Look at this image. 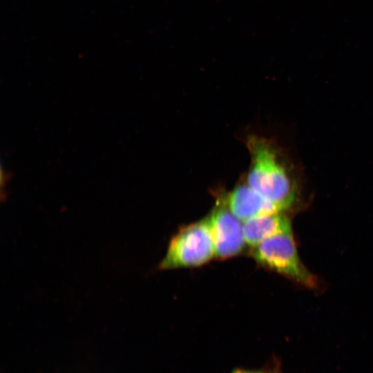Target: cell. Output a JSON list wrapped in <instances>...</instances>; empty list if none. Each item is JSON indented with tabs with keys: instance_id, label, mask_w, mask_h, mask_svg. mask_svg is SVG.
Listing matches in <instances>:
<instances>
[{
	"instance_id": "obj_1",
	"label": "cell",
	"mask_w": 373,
	"mask_h": 373,
	"mask_svg": "<svg viewBox=\"0 0 373 373\" xmlns=\"http://www.w3.org/2000/svg\"><path fill=\"white\" fill-rule=\"evenodd\" d=\"M251 162L245 182L282 212L295 203L298 192L282 153L270 140L256 135L247 137Z\"/></svg>"
},
{
	"instance_id": "obj_2",
	"label": "cell",
	"mask_w": 373,
	"mask_h": 373,
	"mask_svg": "<svg viewBox=\"0 0 373 373\" xmlns=\"http://www.w3.org/2000/svg\"><path fill=\"white\" fill-rule=\"evenodd\" d=\"M215 257L213 242L207 217L182 227L173 236L160 269L194 267Z\"/></svg>"
},
{
	"instance_id": "obj_3",
	"label": "cell",
	"mask_w": 373,
	"mask_h": 373,
	"mask_svg": "<svg viewBox=\"0 0 373 373\" xmlns=\"http://www.w3.org/2000/svg\"><path fill=\"white\" fill-rule=\"evenodd\" d=\"M251 255L262 267L305 286L313 287L316 278L301 262L291 232L268 238L252 247Z\"/></svg>"
},
{
	"instance_id": "obj_4",
	"label": "cell",
	"mask_w": 373,
	"mask_h": 373,
	"mask_svg": "<svg viewBox=\"0 0 373 373\" xmlns=\"http://www.w3.org/2000/svg\"><path fill=\"white\" fill-rule=\"evenodd\" d=\"M215 257L226 259L240 254L247 245L243 222L227 205L223 193L217 198L216 202L208 216Z\"/></svg>"
},
{
	"instance_id": "obj_5",
	"label": "cell",
	"mask_w": 373,
	"mask_h": 373,
	"mask_svg": "<svg viewBox=\"0 0 373 373\" xmlns=\"http://www.w3.org/2000/svg\"><path fill=\"white\" fill-rule=\"evenodd\" d=\"M225 202L232 213L242 222L264 215L282 212L260 195L244 180L230 192L224 194Z\"/></svg>"
},
{
	"instance_id": "obj_6",
	"label": "cell",
	"mask_w": 373,
	"mask_h": 373,
	"mask_svg": "<svg viewBox=\"0 0 373 373\" xmlns=\"http://www.w3.org/2000/svg\"><path fill=\"white\" fill-rule=\"evenodd\" d=\"M291 231V222L283 212L264 215L243 222L245 242L251 248L274 236Z\"/></svg>"
},
{
	"instance_id": "obj_7",
	"label": "cell",
	"mask_w": 373,
	"mask_h": 373,
	"mask_svg": "<svg viewBox=\"0 0 373 373\" xmlns=\"http://www.w3.org/2000/svg\"><path fill=\"white\" fill-rule=\"evenodd\" d=\"M281 363L280 359L276 355H272L261 367L249 369L236 367L230 373H274L276 367Z\"/></svg>"
},
{
	"instance_id": "obj_8",
	"label": "cell",
	"mask_w": 373,
	"mask_h": 373,
	"mask_svg": "<svg viewBox=\"0 0 373 373\" xmlns=\"http://www.w3.org/2000/svg\"><path fill=\"white\" fill-rule=\"evenodd\" d=\"M274 373H283L282 370V363H280L276 369Z\"/></svg>"
}]
</instances>
